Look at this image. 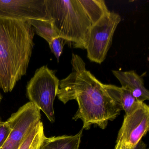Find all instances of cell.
<instances>
[{
    "label": "cell",
    "mask_w": 149,
    "mask_h": 149,
    "mask_svg": "<svg viewBox=\"0 0 149 149\" xmlns=\"http://www.w3.org/2000/svg\"><path fill=\"white\" fill-rule=\"evenodd\" d=\"M27 20L34 28L36 34L46 40L49 44L52 40L59 37L50 20L31 19Z\"/></svg>",
    "instance_id": "13"
},
{
    "label": "cell",
    "mask_w": 149,
    "mask_h": 149,
    "mask_svg": "<svg viewBox=\"0 0 149 149\" xmlns=\"http://www.w3.org/2000/svg\"><path fill=\"white\" fill-rule=\"evenodd\" d=\"M2 95H1V93L0 92V104L1 103V101H2Z\"/></svg>",
    "instance_id": "18"
},
{
    "label": "cell",
    "mask_w": 149,
    "mask_h": 149,
    "mask_svg": "<svg viewBox=\"0 0 149 149\" xmlns=\"http://www.w3.org/2000/svg\"><path fill=\"white\" fill-rule=\"evenodd\" d=\"M67 43L64 39L59 36L52 40L49 44L51 52L56 57L58 62H59L60 56L62 54L63 47Z\"/></svg>",
    "instance_id": "14"
},
{
    "label": "cell",
    "mask_w": 149,
    "mask_h": 149,
    "mask_svg": "<svg viewBox=\"0 0 149 149\" xmlns=\"http://www.w3.org/2000/svg\"><path fill=\"white\" fill-rule=\"evenodd\" d=\"M83 129L74 136H63L44 139L40 149H79Z\"/></svg>",
    "instance_id": "11"
},
{
    "label": "cell",
    "mask_w": 149,
    "mask_h": 149,
    "mask_svg": "<svg viewBox=\"0 0 149 149\" xmlns=\"http://www.w3.org/2000/svg\"><path fill=\"white\" fill-rule=\"evenodd\" d=\"M45 4L59 36L74 48L85 49L91 28L102 18L91 0H45Z\"/></svg>",
    "instance_id": "3"
},
{
    "label": "cell",
    "mask_w": 149,
    "mask_h": 149,
    "mask_svg": "<svg viewBox=\"0 0 149 149\" xmlns=\"http://www.w3.org/2000/svg\"><path fill=\"white\" fill-rule=\"evenodd\" d=\"M121 21L118 14L109 12L92 25L85 48L90 61L98 64L103 62L111 46L114 33Z\"/></svg>",
    "instance_id": "5"
},
{
    "label": "cell",
    "mask_w": 149,
    "mask_h": 149,
    "mask_svg": "<svg viewBox=\"0 0 149 149\" xmlns=\"http://www.w3.org/2000/svg\"><path fill=\"white\" fill-rule=\"evenodd\" d=\"M35 32L28 20L0 17V88L5 93L26 74Z\"/></svg>",
    "instance_id": "2"
},
{
    "label": "cell",
    "mask_w": 149,
    "mask_h": 149,
    "mask_svg": "<svg viewBox=\"0 0 149 149\" xmlns=\"http://www.w3.org/2000/svg\"><path fill=\"white\" fill-rule=\"evenodd\" d=\"M72 71L60 81L57 96L64 104L75 100L78 109L73 117L83 123V130L92 125L104 130L109 121H113L122 109L106 91L102 83L86 69L84 61L78 55L72 54Z\"/></svg>",
    "instance_id": "1"
},
{
    "label": "cell",
    "mask_w": 149,
    "mask_h": 149,
    "mask_svg": "<svg viewBox=\"0 0 149 149\" xmlns=\"http://www.w3.org/2000/svg\"><path fill=\"white\" fill-rule=\"evenodd\" d=\"M115 149H132V148L123 142L116 141Z\"/></svg>",
    "instance_id": "16"
},
{
    "label": "cell",
    "mask_w": 149,
    "mask_h": 149,
    "mask_svg": "<svg viewBox=\"0 0 149 149\" xmlns=\"http://www.w3.org/2000/svg\"><path fill=\"white\" fill-rule=\"evenodd\" d=\"M132 149H148L147 147V145L141 140L139 141L137 145Z\"/></svg>",
    "instance_id": "17"
},
{
    "label": "cell",
    "mask_w": 149,
    "mask_h": 149,
    "mask_svg": "<svg viewBox=\"0 0 149 149\" xmlns=\"http://www.w3.org/2000/svg\"><path fill=\"white\" fill-rule=\"evenodd\" d=\"M149 129V107L144 102L125 114L118 134L117 141L135 147L146 135Z\"/></svg>",
    "instance_id": "7"
},
{
    "label": "cell",
    "mask_w": 149,
    "mask_h": 149,
    "mask_svg": "<svg viewBox=\"0 0 149 149\" xmlns=\"http://www.w3.org/2000/svg\"><path fill=\"white\" fill-rule=\"evenodd\" d=\"M46 137L43 123L40 121L29 131L18 149H40Z\"/></svg>",
    "instance_id": "12"
},
{
    "label": "cell",
    "mask_w": 149,
    "mask_h": 149,
    "mask_svg": "<svg viewBox=\"0 0 149 149\" xmlns=\"http://www.w3.org/2000/svg\"><path fill=\"white\" fill-rule=\"evenodd\" d=\"M0 17L27 20H49L45 0H0Z\"/></svg>",
    "instance_id": "8"
},
{
    "label": "cell",
    "mask_w": 149,
    "mask_h": 149,
    "mask_svg": "<svg viewBox=\"0 0 149 149\" xmlns=\"http://www.w3.org/2000/svg\"><path fill=\"white\" fill-rule=\"evenodd\" d=\"M112 73L120 82L121 87L129 91L138 102H144L149 100V91L144 85L143 80L134 70H113Z\"/></svg>",
    "instance_id": "9"
},
{
    "label": "cell",
    "mask_w": 149,
    "mask_h": 149,
    "mask_svg": "<svg viewBox=\"0 0 149 149\" xmlns=\"http://www.w3.org/2000/svg\"><path fill=\"white\" fill-rule=\"evenodd\" d=\"M103 86L115 102L128 114L136 108L141 102H138L132 95L122 87L112 84H104Z\"/></svg>",
    "instance_id": "10"
},
{
    "label": "cell",
    "mask_w": 149,
    "mask_h": 149,
    "mask_svg": "<svg viewBox=\"0 0 149 149\" xmlns=\"http://www.w3.org/2000/svg\"><path fill=\"white\" fill-rule=\"evenodd\" d=\"M40 110L29 102L6 121L11 132L1 149H18L29 131L41 121Z\"/></svg>",
    "instance_id": "6"
},
{
    "label": "cell",
    "mask_w": 149,
    "mask_h": 149,
    "mask_svg": "<svg viewBox=\"0 0 149 149\" xmlns=\"http://www.w3.org/2000/svg\"><path fill=\"white\" fill-rule=\"evenodd\" d=\"M11 132L8 123L0 121V149H2Z\"/></svg>",
    "instance_id": "15"
},
{
    "label": "cell",
    "mask_w": 149,
    "mask_h": 149,
    "mask_svg": "<svg viewBox=\"0 0 149 149\" xmlns=\"http://www.w3.org/2000/svg\"><path fill=\"white\" fill-rule=\"evenodd\" d=\"M59 84L55 71L43 66L37 69L26 86L27 96L30 102L42 111L52 123L55 120L54 103Z\"/></svg>",
    "instance_id": "4"
}]
</instances>
